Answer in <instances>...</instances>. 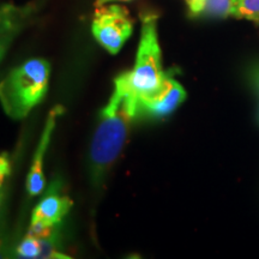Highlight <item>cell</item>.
I'll return each instance as SVG.
<instances>
[{
    "mask_svg": "<svg viewBox=\"0 0 259 259\" xmlns=\"http://www.w3.org/2000/svg\"><path fill=\"white\" fill-rule=\"evenodd\" d=\"M232 16L259 23V0H233Z\"/></svg>",
    "mask_w": 259,
    "mask_h": 259,
    "instance_id": "obj_9",
    "label": "cell"
},
{
    "mask_svg": "<svg viewBox=\"0 0 259 259\" xmlns=\"http://www.w3.org/2000/svg\"><path fill=\"white\" fill-rule=\"evenodd\" d=\"M187 6H189L190 14L192 16H199L203 14L205 9L206 0H186Z\"/></svg>",
    "mask_w": 259,
    "mask_h": 259,
    "instance_id": "obj_14",
    "label": "cell"
},
{
    "mask_svg": "<svg viewBox=\"0 0 259 259\" xmlns=\"http://www.w3.org/2000/svg\"><path fill=\"white\" fill-rule=\"evenodd\" d=\"M134 30V21L128 10L120 5H102L97 8L93 19V34L101 46L116 54Z\"/></svg>",
    "mask_w": 259,
    "mask_h": 259,
    "instance_id": "obj_4",
    "label": "cell"
},
{
    "mask_svg": "<svg viewBox=\"0 0 259 259\" xmlns=\"http://www.w3.org/2000/svg\"><path fill=\"white\" fill-rule=\"evenodd\" d=\"M138 115V101L130 88L127 72L114 80V92L100 113L90 148V177L101 185L127 141L131 122Z\"/></svg>",
    "mask_w": 259,
    "mask_h": 259,
    "instance_id": "obj_1",
    "label": "cell"
},
{
    "mask_svg": "<svg viewBox=\"0 0 259 259\" xmlns=\"http://www.w3.org/2000/svg\"><path fill=\"white\" fill-rule=\"evenodd\" d=\"M29 14H30V10L25 6L19 8L11 4L0 5V40L9 36H15Z\"/></svg>",
    "mask_w": 259,
    "mask_h": 259,
    "instance_id": "obj_8",
    "label": "cell"
},
{
    "mask_svg": "<svg viewBox=\"0 0 259 259\" xmlns=\"http://www.w3.org/2000/svg\"><path fill=\"white\" fill-rule=\"evenodd\" d=\"M64 112L63 107L57 106L48 114L46 125H45L44 131H42L40 142H38L36 153H35L34 160H32L30 170H29L27 179V191L30 196H37L42 192L45 187V176L42 171L44 166V158L46 154L48 145H50L52 134H53L54 127L57 124V118Z\"/></svg>",
    "mask_w": 259,
    "mask_h": 259,
    "instance_id": "obj_7",
    "label": "cell"
},
{
    "mask_svg": "<svg viewBox=\"0 0 259 259\" xmlns=\"http://www.w3.org/2000/svg\"><path fill=\"white\" fill-rule=\"evenodd\" d=\"M166 74L162 69L157 17L153 14H147L142 17V35L135 66L127 72L130 88L137 101H142L156 93Z\"/></svg>",
    "mask_w": 259,
    "mask_h": 259,
    "instance_id": "obj_3",
    "label": "cell"
},
{
    "mask_svg": "<svg viewBox=\"0 0 259 259\" xmlns=\"http://www.w3.org/2000/svg\"><path fill=\"white\" fill-rule=\"evenodd\" d=\"M248 78H250V83L255 92L259 94V65L252 67L248 73Z\"/></svg>",
    "mask_w": 259,
    "mask_h": 259,
    "instance_id": "obj_15",
    "label": "cell"
},
{
    "mask_svg": "<svg viewBox=\"0 0 259 259\" xmlns=\"http://www.w3.org/2000/svg\"><path fill=\"white\" fill-rule=\"evenodd\" d=\"M233 0H206L203 14L212 17L226 18L232 16Z\"/></svg>",
    "mask_w": 259,
    "mask_h": 259,
    "instance_id": "obj_11",
    "label": "cell"
},
{
    "mask_svg": "<svg viewBox=\"0 0 259 259\" xmlns=\"http://www.w3.org/2000/svg\"><path fill=\"white\" fill-rule=\"evenodd\" d=\"M2 200H3V194L0 193V213H2Z\"/></svg>",
    "mask_w": 259,
    "mask_h": 259,
    "instance_id": "obj_18",
    "label": "cell"
},
{
    "mask_svg": "<svg viewBox=\"0 0 259 259\" xmlns=\"http://www.w3.org/2000/svg\"><path fill=\"white\" fill-rule=\"evenodd\" d=\"M12 38H14V36H9L0 40V61H2V59L6 54V52H8V48L10 46V44H11Z\"/></svg>",
    "mask_w": 259,
    "mask_h": 259,
    "instance_id": "obj_16",
    "label": "cell"
},
{
    "mask_svg": "<svg viewBox=\"0 0 259 259\" xmlns=\"http://www.w3.org/2000/svg\"><path fill=\"white\" fill-rule=\"evenodd\" d=\"M3 213H0V258L8 257V241H6L5 232V220L3 218Z\"/></svg>",
    "mask_w": 259,
    "mask_h": 259,
    "instance_id": "obj_13",
    "label": "cell"
},
{
    "mask_svg": "<svg viewBox=\"0 0 259 259\" xmlns=\"http://www.w3.org/2000/svg\"><path fill=\"white\" fill-rule=\"evenodd\" d=\"M72 206L69 197L50 194L35 206L31 216L29 233L37 238H45L52 234L53 227L58 225Z\"/></svg>",
    "mask_w": 259,
    "mask_h": 259,
    "instance_id": "obj_5",
    "label": "cell"
},
{
    "mask_svg": "<svg viewBox=\"0 0 259 259\" xmlns=\"http://www.w3.org/2000/svg\"><path fill=\"white\" fill-rule=\"evenodd\" d=\"M50 73L48 61L31 59L0 79V105L6 115L14 120L24 119L46 95Z\"/></svg>",
    "mask_w": 259,
    "mask_h": 259,
    "instance_id": "obj_2",
    "label": "cell"
},
{
    "mask_svg": "<svg viewBox=\"0 0 259 259\" xmlns=\"http://www.w3.org/2000/svg\"><path fill=\"white\" fill-rule=\"evenodd\" d=\"M114 2H130V0H96L95 5L96 8H100V6L107 5L109 4V3H114Z\"/></svg>",
    "mask_w": 259,
    "mask_h": 259,
    "instance_id": "obj_17",
    "label": "cell"
},
{
    "mask_svg": "<svg viewBox=\"0 0 259 259\" xmlns=\"http://www.w3.org/2000/svg\"><path fill=\"white\" fill-rule=\"evenodd\" d=\"M0 79H2V77H0Z\"/></svg>",
    "mask_w": 259,
    "mask_h": 259,
    "instance_id": "obj_19",
    "label": "cell"
},
{
    "mask_svg": "<svg viewBox=\"0 0 259 259\" xmlns=\"http://www.w3.org/2000/svg\"><path fill=\"white\" fill-rule=\"evenodd\" d=\"M10 171H11V162H10L9 155L6 153L0 154V189L6 178L10 176Z\"/></svg>",
    "mask_w": 259,
    "mask_h": 259,
    "instance_id": "obj_12",
    "label": "cell"
},
{
    "mask_svg": "<svg viewBox=\"0 0 259 259\" xmlns=\"http://www.w3.org/2000/svg\"><path fill=\"white\" fill-rule=\"evenodd\" d=\"M41 242L40 238L28 233L24 239L16 247V254L21 258H40Z\"/></svg>",
    "mask_w": 259,
    "mask_h": 259,
    "instance_id": "obj_10",
    "label": "cell"
},
{
    "mask_svg": "<svg viewBox=\"0 0 259 259\" xmlns=\"http://www.w3.org/2000/svg\"><path fill=\"white\" fill-rule=\"evenodd\" d=\"M186 92L184 87L169 74H166L163 83L156 93L138 102V114L164 116L176 111L185 101Z\"/></svg>",
    "mask_w": 259,
    "mask_h": 259,
    "instance_id": "obj_6",
    "label": "cell"
}]
</instances>
